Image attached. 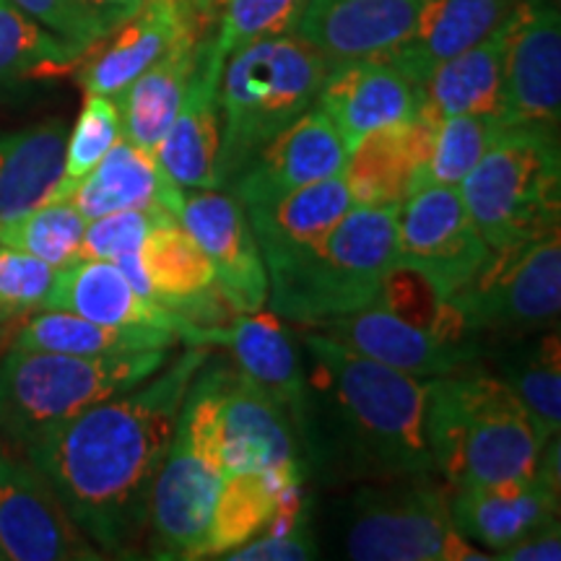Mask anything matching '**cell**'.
<instances>
[{
    "label": "cell",
    "mask_w": 561,
    "mask_h": 561,
    "mask_svg": "<svg viewBox=\"0 0 561 561\" xmlns=\"http://www.w3.org/2000/svg\"><path fill=\"white\" fill-rule=\"evenodd\" d=\"M55 273L53 265L0 244V325L39 312Z\"/></svg>",
    "instance_id": "obj_42"
},
{
    "label": "cell",
    "mask_w": 561,
    "mask_h": 561,
    "mask_svg": "<svg viewBox=\"0 0 561 561\" xmlns=\"http://www.w3.org/2000/svg\"><path fill=\"white\" fill-rule=\"evenodd\" d=\"M398 210L354 206L318 244L268 257L271 310L314 328L375 305L398 268Z\"/></svg>",
    "instance_id": "obj_4"
},
{
    "label": "cell",
    "mask_w": 561,
    "mask_h": 561,
    "mask_svg": "<svg viewBox=\"0 0 561 561\" xmlns=\"http://www.w3.org/2000/svg\"><path fill=\"white\" fill-rule=\"evenodd\" d=\"M314 331L367 356V359L388 364V367L421 377V380L450 375L455 369L481 362L486 354L479 341L424 325V322L392 312L380 301L364 307V310L320 322L314 325Z\"/></svg>",
    "instance_id": "obj_13"
},
{
    "label": "cell",
    "mask_w": 561,
    "mask_h": 561,
    "mask_svg": "<svg viewBox=\"0 0 561 561\" xmlns=\"http://www.w3.org/2000/svg\"><path fill=\"white\" fill-rule=\"evenodd\" d=\"M87 58L79 47L55 37L37 21L0 0V91L42 73L68 70Z\"/></svg>",
    "instance_id": "obj_36"
},
{
    "label": "cell",
    "mask_w": 561,
    "mask_h": 561,
    "mask_svg": "<svg viewBox=\"0 0 561 561\" xmlns=\"http://www.w3.org/2000/svg\"><path fill=\"white\" fill-rule=\"evenodd\" d=\"M121 138L123 130L117 102L112 100V96L87 94V102H83V107L79 112V121H76L73 130L68 133L66 167H62V180L60 185L55 187L53 198H58L62 191H68V187L76 185L81 178H87V174L104 159V153H107Z\"/></svg>",
    "instance_id": "obj_41"
},
{
    "label": "cell",
    "mask_w": 561,
    "mask_h": 561,
    "mask_svg": "<svg viewBox=\"0 0 561 561\" xmlns=\"http://www.w3.org/2000/svg\"><path fill=\"white\" fill-rule=\"evenodd\" d=\"M87 219L66 201H50L11 221H0V244L13 248L55 271L76 263L81 255V240Z\"/></svg>",
    "instance_id": "obj_37"
},
{
    "label": "cell",
    "mask_w": 561,
    "mask_h": 561,
    "mask_svg": "<svg viewBox=\"0 0 561 561\" xmlns=\"http://www.w3.org/2000/svg\"><path fill=\"white\" fill-rule=\"evenodd\" d=\"M224 481L219 367H203L182 401L170 450L153 481L149 510L151 557L206 559L210 517Z\"/></svg>",
    "instance_id": "obj_6"
},
{
    "label": "cell",
    "mask_w": 561,
    "mask_h": 561,
    "mask_svg": "<svg viewBox=\"0 0 561 561\" xmlns=\"http://www.w3.org/2000/svg\"><path fill=\"white\" fill-rule=\"evenodd\" d=\"M502 128L504 123L496 115H453L439 121L430 159L419 172L416 191L430 185L458 187L500 138Z\"/></svg>",
    "instance_id": "obj_38"
},
{
    "label": "cell",
    "mask_w": 561,
    "mask_h": 561,
    "mask_svg": "<svg viewBox=\"0 0 561 561\" xmlns=\"http://www.w3.org/2000/svg\"><path fill=\"white\" fill-rule=\"evenodd\" d=\"M21 13H26L55 37L66 39L68 45L89 53L91 47L107 39L112 32L104 19L96 16L81 0H9Z\"/></svg>",
    "instance_id": "obj_44"
},
{
    "label": "cell",
    "mask_w": 561,
    "mask_h": 561,
    "mask_svg": "<svg viewBox=\"0 0 561 561\" xmlns=\"http://www.w3.org/2000/svg\"><path fill=\"white\" fill-rule=\"evenodd\" d=\"M187 30H198L191 0H144V5L115 26L107 45H94L79 70L87 94L117 96L149 70ZM203 34V32H201Z\"/></svg>",
    "instance_id": "obj_24"
},
{
    "label": "cell",
    "mask_w": 561,
    "mask_h": 561,
    "mask_svg": "<svg viewBox=\"0 0 561 561\" xmlns=\"http://www.w3.org/2000/svg\"><path fill=\"white\" fill-rule=\"evenodd\" d=\"M437 121L416 112L411 121L364 136L348 153L343 180L356 206L401 208L416 191L421 167L430 159Z\"/></svg>",
    "instance_id": "obj_25"
},
{
    "label": "cell",
    "mask_w": 561,
    "mask_h": 561,
    "mask_svg": "<svg viewBox=\"0 0 561 561\" xmlns=\"http://www.w3.org/2000/svg\"><path fill=\"white\" fill-rule=\"evenodd\" d=\"M172 214H159V210H115V214L100 216V219L87 221L81 240L79 261H121L125 255L140 250L149 231L161 219H170ZM174 219V216H172Z\"/></svg>",
    "instance_id": "obj_43"
},
{
    "label": "cell",
    "mask_w": 561,
    "mask_h": 561,
    "mask_svg": "<svg viewBox=\"0 0 561 561\" xmlns=\"http://www.w3.org/2000/svg\"><path fill=\"white\" fill-rule=\"evenodd\" d=\"M53 201L70 203L87 221L130 208L159 210L178 219L185 191L172 182L157 157L121 138L87 178Z\"/></svg>",
    "instance_id": "obj_26"
},
{
    "label": "cell",
    "mask_w": 561,
    "mask_h": 561,
    "mask_svg": "<svg viewBox=\"0 0 561 561\" xmlns=\"http://www.w3.org/2000/svg\"><path fill=\"white\" fill-rule=\"evenodd\" d=\"M496 561H559L561 559V525L551 520L541 528L530 530L520 541H515L507 549L491 553Z\"/></svg>",
    "instance_id": "obj_45"
},
{
    "label": "cell",
    "mask_w": 561,
    "mask_h": 561,
    "mask_svg": "<svg viewBox=\"0 0 561 561\" xmlns=\"http://www.w3.org/2000/svg\"><path fill=\"white\" fill-rule=\"evenodd\" d=\"M424 0H307L291 34L331 66L388 58L416 26Z\"/></svg>",
    "instance_id": "obj_20"
},
{
    "label": "cell",
    "mask_w": 561,
    "mask_h": 561,
    "mask_svg": "<svg viewBox=\"0 0 561 561\" xmlns=\"http://www.w3.org/2000/svg\"><path fill=\"white\" fill-rule=\"evenodd\" d=\"M486 369L515 392L517 401L551 437H557L561 426V343L557 328L543 331L533 343L502 351Z\"/></svg>",
    "instance_id": "obj_35"
},
{
    "label": "cell",
    "mask_w": 561,
    "mask_h": 561,
    "mask_svg": "<svg viewBox=\"0 0 561 561\" xmlns=\"http://www.w3.org/2000/svg\"><path fill=\"white\" fill-rule=\"evenodd\" d=\"M305 483H289L280 491L278 507L268 525L248 543L229 551V561H310L318 559V541L307 512Z\"/></svg>",
    "instance_id": "obj_39"
},
{
    "label": "cell",
    "mask_w": 561,
    "mask_h": 561,
    "mask_svg": "<svg viewBox=\"0 0 561 561\" xmlns=\"http://www.w3.org/2000/svg\"><path fill=\"white\" fill-rule=\"evenodd\" d=\"M348 146L331 117L312 104L289 128L280 130L227 187L242 208L278 201L312 182L343 174Z\"/></svg>",
    "instance_id": "obj_18"
},
{
    "label": "cell",
    "mask_w": 561,
    "mask_h": 561,
    "mask_svg": "<svg viewBox=\"0 0 561 561\" xmlns=\"http://www.w3.org/2000/svg\"><path fill=\"white\" fill-rule=\"evenodd\" d=\"M343 553L356 561H486L450 517V489L434 471L362 481L351 496Z\"/></svg>",
    "instance_id": "obj_9"
},
{
    "label": "cell",
    "mask_w": 561,
    "mask_h": 561,
    "mask_svg": "<svg viewBox=\"0 0 561 561\" xmlns=\"http://www.w3.org/2000/svg\"><path fill=\"white\" fill-rule=\"evenodd\" d=\"M210 362L187 346L136 388L91 405L24 447L62 510L102 557L130 559L149 536L151 491L182 401Z\"/></svg>",
    "instance_id": "obj_1"
},
{
    "label": "cell",
    "mask_w": 561,
    "mask_h": 561,
    "mask_svg": "<svg viewBox=\"0 0 561 561\" xmlns=\"http://www.w3.org/2000/svg\"><path fill=\"white\" fill-rule=\"evenodd\" d=\"M549 439L515 392L479 362L426 380L432 468L450 489L530 476Z\"/></svg>",
    "instance_id": "obj_3"
},
{
    "label": "cell",
    "mask_w": 561,
    "mask_h": 561,
    "mask_svg": "<svg viewBox=\"0 0 561 561\" xmlns=\"http://www.w3.org/2000/svg\"><path fill=\"white\" fill-rule=\"evenodd\" d=\"M81 3L104 19L110 30H115V26H121L125 19H130L144 5V0H81Z\"/></svg>",
    "instance_id": "obj_46"
},
{
    "label": "cell",
    "mask_w": 561,
    "mask_h": 561,
    "mask_svg": "<svg viewBox=\"0 0 561 561\" xmlns=\"http://www.w3.org/2000/svg\"><path fill=\"white\" fill-rule=\"evenodd\" d=\"M68 125L47 121L0 130V221L45 206L62 180Z\"/></svg>",
    "instance_id": "obj_31"
},
{
    "label": "cell",
    "mask_w": 561,
    "mask_h": 561,
    "mask_svg": "<svg viewBox=\"0 0 561 561\" xmlns=\"http://www.w3.org/2000/svg\"><path fill=\"white\" fill-rule=\"evenodd\" d=\"M289 483H305V479L284 473H224L210 517L206 559H224L237 546L255 538L268 525L280 491Z\"/></svg>",
    "instance_id": "obj_34"
},
{
    "label": "cell",
    "mask_w": 561,
    "mask_h": 561,
    "mask_svg": "<svg viewBox=\"0 0 561 561\" xmlns=\"http://www.w3.org/2000/svg\"><path fill=\"white\" fill-rule=\"evenodd\" d=\"M42 310L73 312L102 325H153L178 333L185 318L133 289L123 271L110 261H76L55 273Z\"/></svg>",
    "instance_id": "obj_27"
},
{
    "label": "cell",
    "mask_w": 561,
    "mask_h": 561,
    "mask_svg": "<svg viewBox=\"0 0 561 561\" xmlns=\"http://www.w3.org/2000/svg\"><path fill=\"white\" fill-rule=\"evenodd\" d=\"M314 104L351 151L369 133L411 121L421 107V87L388 58L348 60L331 66Z\"/></svg>",
    "instance_id": "obj_22"
},
{
    "label": "cell",
    "mask_w": 561,
    "mask_h": 561,
    "mask_svg": "<svg viewBox=\"0 0 561 561\" xmlns=\"http://www.w3.org/2000/svg\"><path fill=\"white\" fill-rule=\"evenodd\" d=\"M178 221L206 252L216 289L234 312L268 305V271L242 203L227 191H185Z\"/></svg>",
    "instance_id": "obj_17"
},
{
    "label": "cell",
    "mask_w": 561,
    "mask_h": 561,
    "mask_svg": "<svg viewBox=\"0 0 561 561\" xmlns=\"http://www.w3.org/2000/svg\"><path fill=\"white\" fill-rule=\"evenodd\" d=\"M180 335L153 325H102L62 310H39L13 333L11 348L73 356H123L174 348Z\"/></svg>",
    "instance_id": "obj_32"
},
{
    "label": "cell",
    "mask_w": 561,
    "mask_h": 561,
    "mask_svg": "<svg viewBox=\"0 0 561 561\" xmlns=\"http://www.w3.org/2000/svg\"><path fill=\"white\" fill-rule=\"evenodd\" d=\"M343 174L312 182L284 198L244 208L263 261L318 244L354 208Z\"/></svg>",
    "instance_id": "obj_29"
},
{
    "label": "cell",
    "mask_w": 561,
    "mask_h": 561,
    "mask_svg": "<svg viewBox=\"0 0 561 561\" xmlns=\"http://www.w3.org/2000/svg\"><path fill=\"white\" fill-rule=\"evenodd\" d=\"M421 112L432 121L496 115L502 110V26L466 53L439 62L421 83Z\"/></svg>",
    "instance_id": "obj_33"
},
{
    "label": "cell",
    "mask_w": 561,
    "mask_h": 561,
    "mask_svg": "<svg viewBox=\"0 0 561 561\" xmlns=\"http://www.w3.org/2000/svg\"><path fill=\"white\" fill-rule=\"evenodd\" d=\"M561 19L557 0H517L502 24L504 125L559 128Z\"/></svg>",
    "instance_id": "obj_12"
},
{
    "label": "cell",
    "mask_w": 561,
    "mask_h": 561,
    "mask_svg": "<svg viewBox=\"0 0 561 561\" xmlns=\"http://www.w3.org/2000/svg\"><path fill=\"white\" fill-rule=\"evenodd\" d=\"M559 434L546 442L536 471L491 486L450 489V517L460 536L502 551L541 525L559 520Z\"/></svg>",
    "instance_id": "obj_16"
},
{
    "label": "cell",
    "mask_w": 561,
    "mask_h": 561,
    "mask_svg": "<svg viewBox=\"0 0 561 561\" xmlns=\"http://www.w3.org/2000/svg\"><path fill=\"white\" fill-rule=\"evenodd\" d=\"M331 62L294 34L257 39L224 60L219 83V191L280 130L318 102Z\"/></svg>",
    "instance_id": "obj_5"
},
{
    "label": "cell",
    "mask_w": 561,
    "mask_h": 561,
    "mask_svg": "<svg viewBox=\"0 0 561 561\" xmlns=\"http://www.w3.org/2000/svg\"><path fill=\"white\" fill-rule=\"evenodd\" d=\"M102 551L76 528L50 483L0 442V561H96Z\"/></svg>",
    "instance_id": "obj_15"
},
{
    "label": "cell",
    "mask_w": 561,
    "mask_h": 561,
    "mask_svg": "<svg viewBox=\"0 0 561 561\" xmlns=\"http://www.w3.org/2000/svg\"><path fill=\"white\" fill-rule=\"evenodd\" d=\"M140 294L195 325H216L224 310H231L206 252L178 219H161L138 250ZM234 312V310H231Z\"/></svg>",
    "instance_id": "obj_23"
},
{
    "label": "cell",
    "mask_w": 561,
    "mask_h": 561,
    "mask_svg": "<svg viewBox=\"0 0 561 561\" xmlns=\"http://www.w3.org/2000/svg\"><path fill=\"white\" fill-rule=\"evenodd\" d=\"M172 351L73 356L11 348L0 362V437L24 450L81 411L149 380Z\"/></svg>",
    "instance_id": "obj_7"
},
{
    "label": "cell",
    "mask_w": 561,
    "mask_h": 561,
    "mask_svg": "<svg viewBox=\"0 0 561 561\" xmlns=\"http://www.w3.org/2000/svg\"><path fill=\"white\" fill-rule=\"evenodd\" d=\"M517 0H424L409 39L388 55L413 83H424L439 62L494 34Z\"/></svg>",
    "instance_id": "obj_28"
},
{
    "label": "cell",
    "mask_w": 561,
    "mask_h": 561,
    "mask_svg": "<svg viewBox=\"0 0 561 561\" xmlns=\"http://www.w3.org/2000/svg\"><path fill=\"white\" fill-rule=\"evenodd\" d=\"M299 437L307 471L339 481H380L434 471L426 442V380L305 333Z\"/></svg>",
    "instance_id": "obj_2"
},
{
    "label": "cell",
    "mask_w": 561,
    "mask_h": 561,
    "mask_svg": "<svg viewBox=\"0 0 561 561\" xmlns=\"http://www.w3.org/2000/svg\"><path fill=\"white\" fill-rule=\"evenodd\" d=\"M203 34L187 30L149 70L128 83L121 94L112 96L121 110L123 138L140 151L157 157L161 140L178 115L187 81H191L195 47Z\"/></svg>",
    "instance_id": "obj_30"
},
{
    "label": "cell",
    "mask_w": 561,
    "mask_h": 561,
    "mask_svg": "<svg viewBox=\"0 0 561 561\" xmlns=\"http://www.w3.org/2000/svg\"><path fill=\"white\" fill-rule=\"evenodd\" d=\"M224 58L216 50L214 34H203L195 47V62L185 96L161 140L157 159L182 191H219L221 115L219 83Z\"/></svg>",
    "instance_id": "obj_21"
},
{
    "label": "cell",
    "mask_w": 561,
    "mask_h": 561,
    "mask_svg": "<svg viewBox=\"0 0 561 561\" xmlns=\"http://www.w3.org/2000/svg\"><path fill=\"white\" fill-rule=\"evenodd\" d=\"M224 3H227V0H191L193 16H195V21H198V26H201L203 34L214 32L216 16H219V11L224 9Z\"/></svg>",
    "instance_id": "obj_47"
},
{
    "label": "cell",
    "mask_w": 561,
    "mask_h": 561,
    "mask_svg": "<svg viewBox=\"0 0 561 561\" xmlns=\"http://www.w3.org/2000/svg\"><path fill=\"white\" fill-rule=\"evenodd\" d=\"M458 191L489 250L557 231L561 224L559 128L504 125Z\"/></svg>",
    "instance_id": "obj_8"
},
{
    "label": "cell",
    "mask_w": 561,
    "mask_h": 561,
    "mask_svg": "<svg viewBox=\"0 0 561 561\" xmlns=\"http://www.w3.org/2000/svg\"><path fill=\"white\" fill-rule=\"evenodd\" d=\"M455 322L479 343L557 328L561 312V234L489 250L471 280L447 299Z\"/></svg>",
    "instance_id": "obj_10"
},
{
    "label": "cell",
    "mask_w": 561,
    "mask_h": 561,
    "mask_svg": "<svg viewBox=\"0 0 561 561\" xmlns=\"http://www.w3.org/2000/svg\"><path fill=\"white\" fill-rule=\"evenodd\" d=\"M224 473L307 476L299 426L286 405L240 369L219 367Z\"/></svg>",
    "instance_id": "obj_14"
},
{
    "label": "cell",
    "mask_w": 561,
    "mask_h": 561,
    "mask_svg": "<svg viewBox=\"0 0 561 561\" xmlns=\"http://www.w3.org/2000/svg\"><path fill=\"white\" fill-rule=\"evenodd\" d=\"M307 0H227L214 24V45L224 60L257 39L291 34Z\"/></svg>",
    "instance_id": "obj_40"
},
{
    "label": "cell",
    "mask_w": 561,
    "mask_h": 561,
    "mask_svg": "<svg viewBox=\"0 0 561 561\" xmlns=\"http://www.w3.org/2000/svg\"><path fill=\"white\" fill-rule=\"evenodd\" d=\"M489 244L455 185H430L411 193L398 210V265L432 286L447 301L486 261Z\"/></svg>",
    "instance_id": "obj_11"
},
{
    "label": "cell",
    "mask_w": 561,
    "mask_h": 561,
    "mask_svg": "<svg viewBox=\"0 0 561 561\" xmlns=\"http://www.w3.org/2000/svg\"><path fill=\"white\" fill-rule=\"evenodd\" d=\"M180 341L185 346L229 351L237 369L286 405L299 426L305 405V364L297 341L276 312H234L227 322L216 325H195L185 320Z\"/></svg>",
    "instance_id": "obj_19"
}]
</instances>
